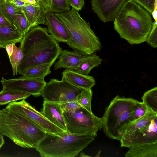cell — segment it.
I'll list each match as a JSON object with an SVG mask.
<instances>
[{"label":"cell","instance_id":"30","mask_svg":"<svg viewBox=\"0 0 157 157\" xmlns=\"http://www.w3.org/2000/svg\"><path fill=\"white\" fill-rule=\"evenodd\" d=\"M149 110L142 102L138 101L135 105V121L143 117L149 111Z\"/></svg>","mask_w":157,"mask_h":157},{"label":"cell","instance_id":"13","mask_svg":"<svg viewBox=\"0 0 157 157\" xmlns=\"http://www.w3.org/2000/svg\"><path fill=\"white\" fill-rule=\"evenodd\" d=\"M45 25L47 27L48 32L58 42L67 44L71 40L70 32L55 13L47 12Z\"/></svg>","mask_w":157,"mask_h":157},{"label":"cell","instance_id":"29","mask_svg":"<svg viewBox=\"0 0 157 157\" xmlns=\"http://www.w3.org/2000/svg\"><path fill=\"white\" fill-rule=\"evenodd\" d=\"M157 22L153 21L151 29L149 34L146 41L152 47H157Z\"/></svg>","mask_w":157,"mask_h":157},{"label":"cell","instance_id":"28","mask_svg":"<svg viewBox=\"0 0 157 157\" xmlns=\"http://www.w3.org/2000/svg\"><path fill=\"white\" fill-rule=\"evenodd\" d=\"M146 9L152 15L157 12V0H132Z\"/></svg>","mask_w":157,"mask_h":157},{"label":"cell","instance_id":"42","mask_svg":"<svg viewBox=\"0 0 157 157\" xmlns=\"http://www.w3.org/2000/svg\"><path fill=\"white\" fill-rule=\"evenodd\" d=\"M2 0H0V2H1V1H2Z\"/></svg>","mask_w":157,"mask_h":157},{"label":"cell","instance_id":"22","mask_svg":"<svg viewBox=\"0 0 157 157\" xmlns=\"http://www.w3.org/2000/svg\"><path fill=\"white\" fill-rule=\"evenodd\" d=\"M52 65L46 64L38 66L27 71L22 76L29 78L44 79L46 76L51 73L50 68Z\"/></svg>","mask_w":157,"mask_h":157},{"label":"cell","instance_id":"15","mask_svg":"<svg viewBox=\"0 0 157 157\" xmlns=\"http://www.w3.org/2000/svg\"><path fill=\"white\" fill-rule=\"evenodd\" d=\"M30 28L40 24H45L47 12L42 5L40 6L27 4L22 8Z\"/></svg>","mask_w":157,"mask_h":157},{"label":"cell","instance_id":"31","mask_svg":"<svg viewBox=\"0 0 157 157\" xmlns=\"http://www.w3.org/2000/svg\"><path fill=\"white\" fill-rule=\"evenodd\" d=\"M60 104L63 112L73 110L81 107L76 100L64 102Z\"/></svg>","mask_w":157,"mask_h":157},{"label":"cell","instance_id":"35","mask_svg":"<svg viewBox=\"0 0 157 157\" xmlns=\"http://www.w3.org/2000/svg\"><path fill=\"white\" fill-rule=\"evenodd\" d=\"M15 43H10L7 44L5 47V48L9 57H10L12 54L13 50L14 45Z\"/></svg>","mask_w":157,"mask_h":157},{"label":"cell","instance_id":"18","mask_svg":"<svg viewBox=\"0 0 157 157\" xmlns=\"http://www.w3.org/2000/svg\"><path fill=\"white\" fill-rule=\"evenodd\" d=\"M126 157H157V142L136 145L129 148Z\"/></svg>","mask_w":157,"mask_h":157},{"label":"cell","instance_id":"40","mask_svg":"<svg viewBox=\"0 0 157 157\" xmlns=\"http://www.w3.org/2000/svg\"><path fill=\"white\" fill-rule=\"evenodd\" d=\"M81 155H80V156H89L85 154L83 152H82L80 154Z\"/></svg>","mask_w":157,"mask_h":157},{"label":"cell","instance_id":"24","mask_svg":"<svg viewBox=\"0 0 157 157\" xmlns=\"http://www.w3.org/2000/svg\"><path fill=\"white\" fill-rule=\"evenodd\" d=\"M24 53L22 49L16 46L15 44L13 47V52L9 57L11 65L13 75L14 76L18 74L17 70L24 57Z\"/></svg>","mask_w":157,"mask_h":157},{"label":"cell","instance_id":"37","mask_svg":"<svg viewBox=\"0 0 157 157\" xmlns=\"http://www.w3.org/2000/svg\"><path fill=\"white\" fill-rule=\"evenodd\" d=\"M12 25L0 15V26H10Z\"/></svg>","mask_w":157,"mask_h":157},{"label":"cell","instance_id":"3","mask_svg":"<svg viewBox=\"0 0 157 157\" xmlns=\"http://www.w3.org/2000/svg\"><path fill=\"white\" fill-rule=\"evenodd\" d=\"M0 130L4 136L24 148L35 149L47 134L29 119L6 107L0 110Z\"/></svg>","mask_w":157,"mask_h":157},{"label":"cell","instance_id":"23","mask_svg":"<svg viewBox=\"0 0 157 157\" xmlns=\"http://www.w3.org/2000/svg\"><path fill=\"white\" fill-rule=\"evenodd\" d=\"M143 102L152 112L157 113V87L145 92L142 97Z\"/></svg>","mask_w":157,"mask_h":157},{"label":"cell","instance_id":"2","mask_svg":"<svg viewBox=\"0 0 157 157\" xmlns=\"http://www.w3.org/2000/svg\"><path fill=\"white\" fill-rule=\"evenodd\" d=\"M114 28L121 38L131 45L146 41L153 25L151 14L132 0L126 1L114 21Z\"/></svg>","mask_w":157,"mask_h":157},{"label":"cell","instance_id":"10","mask_svg":"<svg viewBox=\"0 0 157 157\" xmlns=\"http://www.w3.org/2000/svg\"><path fill=\"white\" fill-rule=\"evenodd\" d=\"M6 107L29 119L46 133L60 135L67 131L50 122L40 112L36 110L25 99L10 102Z\"/></svg>","mask_w":157,"mask_h":157},{"label":"cell","instance_id":"11","mask_svg":"<svg viewBox=\"0 0 157 157\" xmlns=\"http://www.w3.org/2000/svg\"><path fill=\"white\" fill-rule=\"evenodd\" d=\"M3 89H11L25 92L35 97L40 95L46 82L44 79L33 78L22 76L6 79L2 77L1 80Z\"/></svg>","mask_w":157,"mask_h":157},{"label":"cell","instance_id":"12","mask_svg":"<svg viewBox=\"0 0 157 157\" xmlns=\"http://www.w3.org/2000/svg\"><path fill=\"white\" fill-rule=\"evenodd\" d=\"M128 0H91L92 10L103 22L113 21L123 4Z\"/></svg>","mask_w":157,"mask_h":157},{"label":"cell","instance_id":"14","mask_svg":"<svg viewBox=\"0 0 157 157\" xmlns=\"http://www.w3.org/2000/svg\"><path fill=\"white\" fill-rule=\"evenodd\" d=\"M40 113L52 123L67 131L63 112L60 104L44 101L43 107Z\"/></svg>","mask_w":157,"mask_h":157},{"label":"cell","instance_id":"38","mask_svg":"<svg viewBox=\"0 0 157 157\" xmlns=\"http://www.w3.org/2000/svg\"><path fill=\"white\" fill-rule=\"evenodd\" d=\"M25 2L33 5L40 6L42 5L39 0H21ZM43 6V5H42Z\"/></svg>","mask_w":157,"mask_h":157},{"label":"cell","instance_id":"19","mask_svg":"<svg viewBox=\"0 0 157 157\" xmlns=\"http://www.w3.org/2000/svg\"><path fill=\"white\" fill-rule=\"evenodd\" d=\"M102 60L96 53L84 56L75 71L83 75H88L91 70L100 65Z\"/></svg>","mask_w":157,"mask_h":157},{"label":"cell","instance_id":"1","mask_svg":"<svg viewBox=\"0 0 157 157\" xmlns=\"http://www.w3.org/2000/svg\"><path fill=\"white\" fill-rule=\"evenodd\" d=\"M47 28L37 26L24 35L20 47L24 57L17 70L21 75L27 71L42 65L52 64L62 49L58 42L48 33Z\"/></svg>","mask_w":157,"mask_h":157},{"label":"cell","instance_id":"7","mask_svg":"<svg viewBox=\"0 0 157 157\" xmlns=\"http://www.w3.org/2000/svg\"><path fill=\"white\" fill-rule=\"evenodd\" d=\"M121 147H130L157 142V113L150 110L125 130L120 140Z\"/></svg>","mask_w":157,"mask_h":157},{"label":"cell","instance_id":"33","mask_svg":"<svg viewBox=\"0 0 157 157\" xmlns=\"http://www.w3.org/2000/svg\"><path fill=\"white\" fill-rule=\"evenodd\" d=\"M7 44L2 29V26H0V48H5Z\"/></svg>","mask_w":157,"mask_h":157},{"label":"cell","instance_id":"8","mask_svg":"<svg viewBox=\"0 0 157 157\" xmlns=\"http://www.w3.org/2000/svg\"><path fill=\"white\" fill-rule=\"evenodd\" d=\"M63 113L67 131L70 134L95 137L97 131L102 128L101 118L82 107Z\"/></svg>","mask_w":157,"mask_h":157},{"label":"cell","instance_id":"16","mask_svg":"<svg viewBox=\"0 0 157 157\" xmlns=\"http://www.w3.org/2000/svg\"><path fill=\"white\" fill-rule=\"evenodd\" d=\"M62 74L70 83L81 89H91L95 84L93 77L80 74L75 71L66 69Z\"/></svg>","mask_w":157,"mask_h":157},{"label":"cell","instance_id":"26","mask_svg":"<svg viewBox=\"0 0 157 157\" xmlns=\"http://www.w3.org/2000/svg\"><path fill=\"white\" fill-rule=\"evenodd\" d=\"M92 97L91 89H82L76 100L81 107L92 113L91 101Z\"/></svg>","mask_w":157,"mask_h":157},{"label":"cell","instance_id":"34","mask_svg":"<svg viewBox=\"0 0 157 157\" xmlns=\"http://www.w3.org/2000/svg\"><path fill=\"white\" fill-rule=\"evenodd\" d=\"M10 2L16 6L20 8H22L27 4H28L21 0H12Z\"/></svg>","mask_w":157,"mask_h":157},{"label":"cell","instance_id":"9","mask_svg":"<svg viewBox=\"0 0 157 157\" xmlns=\"http://www.w3.org/2000/svg\"><path fill=\"white\" fill-rule=\"evenodd\" d=\"M82 89L73 85L62 76L61 80L52 78L46 83L40 95L44 101L59 104L76 100Z\"/></svg>","mask_w":157,"mask_h":157},{"label":"cell","instance_id":"4","mask_svg":"<svg viewBox=\"0 0 157 157\" xmlns=\"http://www.w3.org/2000/svg\"><path fill=\"white\" fill-rule=\"evenodd\" d=\"M79 12L72 8L55 14L71 35V40L67 44L69 47L81 56H86L100 50L101 46L89 23L81 17Z\"/></svg>","mask_w":157,"mask_h":157},{"label":"cell","instance_id":"32","mask_svg":"<svg viewBox=\"0 0 157 157\" xmlns=\"http://www.w3.org/2000/svg\"><path fill=\"white\" fill-rule=\"evenodd\" d=\"M69 5L79 11L84 5V0H67Z\"/></svg>","mask_w":157,"mask_h":157},{"label":"cell","instance_id":"6","mask_svg":"<svg viewBox=\"0 0 157 157\" xmlns=\"http://www.w3.org/2000/svg\"><path fill=\"white\" fill-rule=\"evenodd\" d=\"M94 138L88 135L72 134L67 131L60 135L47 133L35 149L42 157H74Z\"/></svg>","mask_w":157,"mask_h":157},{"label":"cell","instance_id":"39","mask_svg":"<svg viewBox=\"0 0 157 157\" xmlns=\"http://www.w3.org/2000/svg\"><path fill=\"white\" fill-rule=\"evenodd\" d=\"M4 144V135L0 130V149L1 148Z\"/></svg>","mask_w":157,"mask_h":157},{"label":"cell","instance_id":"20","mask_svg":"<svg viewBox=\"0 0 157 157\" xmlns=\"http://www.w3.org/2000/svg\"><path fill=\"white\" fill-rule=\"evenodd\" d=\"M31 95L27 93L11 89H3L0 92V105L26 99Z\"/></svg>","mask_w":157,"mask_h":157},{"label":"cell","instance_id":"36","mask_svg":"<svg viewBox=\"0 0 157 157\" xmlns=\"http://www.w3.org/2000/svg\"><path fill=\"white\" fill-rule=\"evenodd\" d=\"M42 5L48 11H50V0H39Z\"/></svg>","mask_w":157,"mask_h":157},{"label":"cell","instance_id":"41","mask_svg":"<svg viewBox=\"0 0 157 157\" xmlns=\"http://www.w3.org/2000/svg\"><path fill=\"white\" fill-rule=\"evenodd\" d=\"M4 0V1H7L10 2V1H11L12 0Z\"/></svg>","mask_w":157,"mask_h":157},{"label":"cell","instance_id":"5","mask_svg":"<svg viewBox=\"0 0 157 157\" xmlns=\"http://www.w3.org/2000/svg\"><path fill=\"white\" fill-rule=\"evenodd\" d=\"M138 101L117 95L111 101L101 118L103 132L109 138L120 140L127 128L134 121Z\"/></svg>","mask_w":157,"mask_h":157},{"label":"cell","instance_id":"21","mask_svg":"<svg viewBox=\"0 0 157 157\" xmlns=\"http://www.w3.org/2000/svg\"><path fill=\"white\" fill-rule=\"evenodd\" d=\"M21 8L7 1L2 0L0 2V15L13 25L16 20L17 12Z\"/></svg>","mask_w":157,"mask_h":157},{"label":"cell","instance_id":"17","mask_svg":"<svg viewBox=\"0 0 157 157\" xmlns=\"http://www.w3.org/2000/svg\"><path fill=\"white\" fill-rule=\"evenodd\" d=\"M84 56L74 51L62 50L58 57L59 60L54 64V69L65 68L75 71Z\"/></svg>","mask_w":157,"mask_h":157},{"label":"cell","instance_id":"27","mask_svg":"<svg viewBox=\"0 0 157 157\" xmlns=\"http://www.w3.org/2000/svg\"><path fill=\"white\" fill-rule=\"evenodd\" d=\"M50 11L54 13H60L70 9L67 0H50Z\"/></svg>","mask_w":157,"mask_h":157},{"label":"cell","instance_id":"25","mask_svg":"<svg viewBox=\"0 0 157 157\" xmlns=\"http://www.w3.org/2000/svg\"><path fill=\"white\" fill-rule=\"evenodd\" d=\"M13 26L23 36L30 29L22 8L17 12L16 20Z\"/></svg>","mask_w":157,"mask_h":157}]
</instances>
